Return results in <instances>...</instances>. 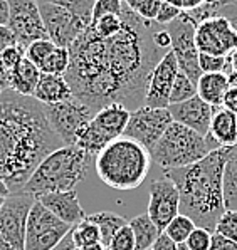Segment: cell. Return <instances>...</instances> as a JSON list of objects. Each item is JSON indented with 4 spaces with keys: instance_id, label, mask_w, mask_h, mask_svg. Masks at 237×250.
<instances>
[{
    "instance_id": "cell-8",
    "label": "cell",
    "mask_w": 237,
    "mask_h": 250,
    "mask_svg": "<svg viewBox=\"0 0 237 250\" xmlns=\"http://www.w3.org/2000/svg\"><path fill=\"white\" fill-rule=\"evenodd\" d=\"M45 118L51 128L61 138L64 146H74L79 134L89 121L94 118L96 111L72 96L71 99L57 104H42Z\"/></svg>"
},
{
    "instance_id": "cell-2",
    "label": "cell",
    "mask_w": 237,
    "mask_h": 250,
    "mask_svg": "<svg viewBox=\"0 0 237 250\" xmlns=\"http://www.w3.org/2000/svg\"><path fill=\"white\" fill-rule=\"evenodd\" d=\"M61 146L39 101L12 89L0 92V178L10 193H21L41 161Z\"/></svg>"
},
{
    "instance_id": "cell-25",
    "label": "cell",
    "mask_w": 237,
    "mask_h": 250,
    "mask_svg": "<svg viewBox=\"0 0 237 250\" xmlns=\"http://www.w3.org/2000/svg\"><path fill=\"white\" fill-rule=\"evenodd\" d=\"M128 225L131 227L133 235H135L136 250H150L153 247L155 240L162 233V230L153 224V220L148 217V213L131 218L128 222Z\"/></svg>"
},
{
    "instance_id": "cell-19",
    "label": "cell",
    "mask_w": 237,
    "mask_h": 250,
    "mask_svg": "<svg viewBox=\"0 0 237 250\" xmlns=\"http://www.w3.org/2000/svg\"><path fill=\"white\" fill-rule=\"evenodd\" d=\"M51 213H54L59 220L66 222L67 225L74 227L76 224L86 218V211L83 210L79 203L76 190L69 191H51V193H42L36 197Z\"/></svg>"
},
{
    "instance_id": "cell-33",
    "label": "cell",
    "mask_w": 237,
    "mask_h": 250,
    "mask_svg": "<svg viewBox=\"0 0 237 250\" xmlns=\"http://www.w3.org/2000/svg\"><path fill=\"white\" fill-rule=\"evenodd\" d=\"M57 45L49 39L34 41L32 44H29L27 49H25V57H27L32 64H36L37 67H41L42 62L51 56V52L54 51Z\"/></svg>"
},
{
    "instance_id": "cell-51",
    "label": "cell",
    "mask_w": 237,
    "mask_h": 250,
    "mask_svg": "<svg viewBox=\"0 0 237 250\" xmlns=\"http://www.w3.org/2000/svg\"><path fill=\"white\" fill-rule=\"evenodd\" d=\"M227 79H229V86H231V87H237V71H231V72H229Z\"/></svg>"
},
{
    "instance_id": "cell-20",
    "label": "cell",
    "mask_w": 237,
    "mask_h": 250,
    "mask_svg": "<svg viewBox=\"0 0 237 250\" xmlns=\"http://www.w3.org/2000/svg\"><path fill=\"white\" fill-rule=\"evenodd\" d=\"M32 98L39 101L41 104H57V103H64L71 99L72 91L64 76L42 74Z\"/></svg>"
},
{
    "instance_id": "cell-47",
    "label": "cell",
    "mask_w": 237,
    "mask_h": 250,
    "mask_svg": "<svg viewBox=\"0 0 237 250\" xmlns=\"http://www.w3.org/2000/svg\"><path fill=\"white\" fill-rule=\"evenodd\" d=\"M165 2L178 7L180 10H192V9H195V7L200 5L204 0H165Z\"/></svg>"
},
{
    "instance_id": "cell-38",
    "label": "cell",
    "mask_w": 237,
    "mask_h": 250,
    "mask_svg": "<svg viewBox=\"0 0 237 250\" xmlns=\"http://www.w3.org/2000/svg\"><path fill=\"white\" fill-rule=\"evenodd\" d=\"M123 10V2L121 0H94L93 5V17L91 22L105 17V15H120Z\"/></svg>"
},
{
    "instance_id": "cell-3",
    "label": "cell",
    "mask_w": 237,
    "mask_h": 250,
    "mask_svg": "<svg viewBox=\"0 0 237 250\" xmlns=\"http://www.w3.org/2000/svg\"><path fill=\"white\" fill-rule=\"evenodd\" d=\"M227 149L219 148L197 163L165 171L180 195V213L212 233L225 211L222 175Z\"/></svg>"
},
{
    "instance_id": "cell-49",
    "label": "cell",
    "mask_w": 237,
    "mask_h": 250,
    "mask_svg": "<svg viewBox=\"0 0 237 250\" xmlns=\"http://www.w3.org/2000/svg\"><path fill=\"white\" fill-rule=\"evenodd\" d=\"M9 22V2L0 0V25H7Z\"/></svg>"
},
{
    "instance_id": "cell-52",
    "label": "cell",
    "mask_w": 237,
    "mask_h": 250,
    "mask_svg": "<svg viewBox=\"0 0 237 250\" xmlns=\"http://www.w3.org/2000/svg\"><path fill=\"white\" fill-rule=\"evenodd\" d=\"M229 64H231V71H237V49L229 56Z\"/></svg>"
},
{
    "instance_id": "cell-16",
    "label": "cell",
    "mask_w": 237,
    "mask_h": 250,
    "mask_svg": "<svg viewBox=\"0 0 237 250\" xmlns=\"http://www.w3.org/2000/svg\"><path fill=\"white\" fill-rule=\"evenodd\" d=\"M178 213H180V195L175 183L168 176L153 180L150 183L148 217L163 232Z\"/></svg>"
},
{
    "instance_id": "cell-4",
    "label": "cell",
    "mask_w": 237,
    "mask_h": 250,
    "mask_svg": "<svg viewBox=\"0 0 237 250\" xmlns=\"http://www.w3.org/2000/svg\"><path fill=\"white\" fill-rule=\"evenodd\" d=\"M150 151L126 136L111 141L94 158V168L99 180L121 191L141 187L150 171Z\"/></svg>"
},
{
    "instance_id": "cell-17",
    "label": "cell",
    "mask_w": 237,
    "mask_h": 250,
    "mask_svg": "<svg viewBox=\"0 0 237 250\" xmlns=\"http://www.w3.org/2000/svg\"><path fill=\"white\" fill-rule=\"evenodd\" d=\"M178 62L173 52L168 51L160 59L155 69L148 78L147 94H145V106L151 107H168L170 106V92L173 87L175 78L178 74Z\"/></svg>"
},
{
    "instance_id": "cell-12",
    "label": "cell",
    "mask_w": 237,
    "mask_h": 250,
    "mask_svg": "<svg viewBox=\"0 0 237 250\" xmlns=\"http://www.w3.org/2000/svg\"><path fill=\"white\" fill-rule=\"evenodd\" d=\"M36 197L25 191L12 193L0 208V237L15 250H24L25 225Z\"/></svg>"
},
{
    "instance_id": "cell-29",
    "label": "cell",
    "mask_w": 237,
    "mask_h": 250,
    "mask_svg": "<svg viewBox=\"0 0 237 250\" xmlns=\"http://www.w3.org/2000/svg\"><path fill=\"white\" fill-rule=\"evenodd\" d=\"M194 96H197V84L187 74L178 71L177 78H175L173 87L170 92V104H178V103L189 101Z\"/></svg>"
},
{
    "instance_id": "cell-45",
    "label": "cell",
    "mask_w": 237,
    "mask_h": 250,
    "mask_svg": "<svg viewBox=\"0 0 237 250\" xmlns=\"http://www.w3.org/2000/svg\"><path fill=\"white\" fill-rule=\"evenodd\" d=\"M150 250H177V244H175V242L172 240L165 232H162L160 233V237L155 240L153 247H151Z\"/></svg>"
},
{
    "instance_id": "cell-11",
    "label": "cell",
    "mask_w": 237,
    "mask_h": 250,
    "mask_svg": "<svg viewBox=\"0 0 237 250\" xmlns=\"http://www.w3.org/2000/svg\"><path fill=\"white\" fill-rule=\"evenodd\" d=\"M172 123L173 119L168 107H151L143 104L138 109L131 111L123 136L136 141L150 151Z\"/></svg>"
},
{
    "instance_id": "cell-39",
    "label": "cell",
    "mask_w": 237,
    "mask_h": 250,
    "mask_svg": "<svg viewBox=\"0 0 237 250\" xmlns=\"http://www.w3.org/2000/svg\"><path fill=\"white\" fill-rule=\"evenodd\" d=\"M210 242H212V232H209L207 229H202V227H195L194 232L185 240V245L190 250H209Z\"/></svg>"
},
{
    "instance_id": "cell-43",
    "label": "cell",
    "mask_w": 237,
    "mask_h": 250,
    "mask_svg": "<svg viewBox=\"0 0 237 250\" xmlns=\"http://www.w3.org/2000/svg\"><path fill=\"white\" fill-rule=\"evenodd\" d=\"M209 250H237V244L219 235V233H212V242H210Z\"/></svg>"
},
{
    "instance_id": "cell-13",
    "label": "cell",
    "mask_w": 237,
    "mask_h": 250,
    "mask_svg": "<svg viewBox=\"0 0 237 250\" xmlns=\"http://www.w3.org/2000/svg\"><path fill=\"white\" fill-rule=\"evenodd\" d=\"M7 2H9L7 27L14 32L19 45L27 49V45L34 41L49 39L37 0H7Z\"/></svg>"
},
{
    "instance_id": "cell-1",
    "label": "cell",
    "mask_w": 237,
    "mask_h": 250,
    "mask_svg": "<svg viewBox=\"0 0 237 250\" xmlns=\"http://www.w3.org/2000/svg\"><path fill=\"white\" fill-rule=\"evenodd\" d=\"M160 24L145 21L123 2L121 30L103 39L87 25L69 47L66 81L72 96L99 111L108 104H123L135 111L145 104L148 78L165 52L155 44Z\"/></svg>"
},
{
    "instance_id": "cell-53",
    "label": "cell",
    "mask_w": 237,
    "mask_h": 250,
    "mask_svg": "<svg viewBox=\"0 0 237 250\" xmlns=\"http://www.w3.org/2000/svg\"><path fill=\"white\" fill-rule=\"evenodd\" d=\"M0 250H15V249H12V247H10V245L7 244V242L3 240L2 237H0Z\"/></svg>"
},
{
    "instance_id": "cell-35",
    "label": "cell",
    "mask_w": 237,
    "mask_h": 250,
    "mask_svg": "<svg viewBox=\"0 0 237 250\" xmlns=\"http://www.w3.org/2000/svg\"><path fill=\"white\" fill-rule=\"evenodd\" d=\"M198 66H200L204 74L210 72H231V64H229V56H210V54H198Z\"/></svg>"
},
{
    "instance_id": "cell-32",
    "label": "cell",
    "mask_w": 237,
    "mask_h": 250,
    "mask_svg": "<svg viewBox=\"0 0 237 250\" xmlns=\"http://www.w3.org/2000/svg\"><path fill=\"white\" fill-rule=\"evenodd\" d=\"M91 29L94 30V34L103 39H109L114 37L121 30V14L120 15H105V17L98 19V21L91 22Z\"/></svg>"
},
{
    "instance_id": "cell-24",
    "label": "cell",
    "mask_w": 237,
    "mask_h": 250,
    "mask_svg": "<svg viewBox=\"0 0 237 250\" xmlns=\"http://www.w3.org/2000/svg\"><path fill=\"white\" fill-rule=\"evenodd\" d=\"M225 210H237V145L229 146L222 175Z\"/></svg>"
},
{
    "instance_id": "cell-21",
    "label": "cell",
    "mask_w": 237,
    "mask_h": 250,
    "mask_svg": "<svg viewBox=\"0 0 237 250\" xmlns=\"http://www.w3.org/2000/svg\"><path fill=\"white\" fill-rule=\"evenodd\" d=\"M207 136L212 138L219 148L237 145V114L225 107H219L212 118Z\"/></svg>"
},
{
    "instance_id": "cell-14",
    "label": "cell",
    "mask_w": 237,
    "mask_h": 250,
    "mask_svg": "<svg viewBox=\"0 0 237 250\" xmlns=\"http://www.w3.org/2000/svg\"><path fill=\"white\" fill-rule=\"evenodd\" d=\"M39 10L49 41L54 42L57 47L69 49L87 29V24L81 17L64 7L54 3H39Z\"/></svg>"
},
{
    "instance_id": "cell-44",
    "label": "cell",
    "mask_w": 237,
    "mask_h": 250,
    "mask_svg": "<svg viewBox=\"0 0 237 250\" xmlns=\"http://www.w3.org/2000/svg\"><path fill=\"white\" fill-rule=\"evenodd\" d=\"M219 15L224 19H227L229 24L234 27V30L237 32V3L234 2H227L222 9L219 10Z\"/></svg>"
},
{
    "instance_id": "cell-22",
    "label": "cell",
    "mask_w": 237,
    "mask_h": 250,
    "mask_svg": "<svg viewBox=\"0 0 237 250\" xmlns=\"http://www.w3.org/2000/svg\"><path fill=\"white\" fill-rule=\"evenodd\" d=\"M41 76V69L30 62L27 57H24L19 62V66H15L9 72V89H12L21 96H30L32 98Z\"/></svg>"
},
{
    "instance_id": "cell-56",
    "label": "cell",
    "mask_w": 237,
    "mask_h": 250,
    "mask_svg": "<svg viewBox=\"0 0 237 250\" xmlns=\"http://www.w3.org/2000/svg\"><path fill=\"white\" fill-rule=\"evenodd\" d=\"M121 2H125V0H121Z\"/></svg>"
},
{
    "instance_id": "cell-5",
    "label": "cell",
    "mask_w": 237,
    "mask_h": 250,
    "mask_svg": "<svg viewBox=\"0 0 237 250\" xmlns=\"http://www.w3.org/2000/svg\"><path fill=\"white\" fill-rule=\"evenodd\" d=\"M94 158L78 146H61L39 163L25 183V193L34 197L51 191L74 190L86 178Z\"/></svg>"
},
{
    "instance_id": "cell-31",
    "label": "cell",
    "mask_w": 237,
    "mask_h": 250,
    "mask_svg": "<svg viewBox=\"0 0 237 250\" xmlns=\"http://www.w3.org/2000/svg\"><path fill=\"white\" fill-rule=\"evenodd\" d=\"M37 3H54V5L64 7L78 17H81L87 25L91 24L94 0H37Z\"/></svg>"
},
{
    "instance_id": "cell-6",
    "label": "cell",
    "mask_w": 237,
    "mask_h": 250,
    "mask_svg": "<svg viewBox=\"0 0 237 250\" xmlns=\"http://www.w3.org/2000/svg\"><path fill=\"white\" fill-rule=\"evenodd\" d=\"M209 153L210 148L204 136L175 121L150 149L151 161H155L163 171L194 165L205 158Z\"/></svg>"
},
{
    "instance_id": "cell-9",
    "label": "cell",
    "mask_w": 237,
    "mask_h": 250,
    "mask_svg": "<svg viewBox=\"0 0 237 250\" xmlns=\"http://www.w3.org/2000/svg\"><path fill=\"white\" fill-rule=\"evenodd\" d=\"M72 227L59 220L41 202H34L25 225L24 250H54Z\"/></svg>"
},
{
    "instance_id": "cell-27",
    "label": "cell",
    "mask_w": 237,
    "mask_h": 250,
    "mask_svg": "<svg viewBox=\"0 0 237 250\" xmlns=\"http://www.w3.org/2000/svg\"><path fill=\"white\" fill-rule=\"evenodd\" d=\"M69 233H71V238H72V244H74L78 249L86 247V245H91V244H99V242L103 244L99 229L91 220H87V218H84L83 222L76 224L71 229Z\"/></svg>"
},
{
    "instance_id": "cell-15",
    "label": "cell",
    "mask_w": 237,
    "mask_h": 250,
    "mask_svg": "<svg viewBox=\"0 0 237 250\" xmlns=\"http://www.w3.org/2000/svg\"><path fill=\"white\" fill-rule=\"evenodd\" d=\"M195 44L200 54L227 57L237 49V32L227 19L217 15L197 25Z\"/></svg>"
},
{
    "instance_id": "cell-50",
    "label": "cell",
    "mask_w": 237,
    "mask_h": 250,
    "mask_svg": "<svg viewBox=\"0 0 237 250\" xmlns=\"http://www.w3.org/2000/svg\"><path fill=\"white\" fill-rule=\"evenodd\" d=\"M9 195H12V193H10V190H9V187H7V183L3 182L2 178H0V197L7 198Z\"/></svg>"
},
{
    "instance_id": "cell-26",
    "label": "cell",
    "mask_w": 237,
    "mask_h": 250,
    "mask_svg": "<svg viewBox=\"0 0 237 250\" xmlns=\"http://www.w3.org/2000/svg\"><path fill=\"white\" fill-rule=\"evenodd\" d=\"M87 220H91L94 225L99 229L101 232V240H103V245L108 247L111 238L116 235V232L128 224V220L123 218L121 215L118 213H113V211H98V213H91L87 215Z\"/></svg>"
},
{
    "instance_id": "cell-23",
    "label": "cell",
    "mask_w": 237,
    "mask_h": 250,
    "mask_svg": "<svg viewBox=\"0 0 237 250\" xmlns=\"http://www.w3.org/2000/svg\"><path fill=\"white\" fill-rule=\"evenodd\" d=\"M229 79L225 72H210L202 74L197 83V96L215 109L222 107L224 96L229 91Z\"/></svg>"
},
{
    "instance_id": "cell-34",
    "label": "cell",
    "mask_w": 237,
    "mask_h": 250,
    "mask_svg": "<svg viewBox=\"0 0 237 250\" xmlns=\"http://www.w3.org/2000/svg\"><path fill=\"white\" fill-rule=\"evenodd\" d=\"M126 7L145 21H155L163 0H125Z\"/></svg>"
},
{
    "instance_id": "cell-42",
    "label": "cell",
    "mask_w": 237,
    "mask_h": 250,
    "mask_svg": "<svg viewBox=\"0 0 237 250\" xmlns=\"http://www.w3.org/2000/svg\"><path fill=\"white\" fill-rule=\"evenodd\" d=\"M19 42L15 39L14 32L9 29L7 25H0V56H2L3 51H7L12 45H17Z\"/></svg>"
},
{
    "instance_id": "cell-55",
    "label": "cell",
    "mask_w": 237,
    "mask_h": 250,
    "mask_svg": "<svg viewBox=\"0 0 237 250\" xmlns=\"http://www.w3.org/2000/svg\"><path fill=\"white\" fill-rule=\"evenodd\" d=\"M3 203H5V198L0 197V208H2V207H3Z\"/></svg>"
},
{
    "instance_id": "cell-48",
    "label": "cell",
    "mask_w": 237,
    "mask_h": 250,
    "mask_svg": "<svg viewBox=\"0 0 237 250\" xmlns=\"http://www.w3.org/2000/svg\"><path fill=\"white\" fill-rule=\"evenodd\" d=\"M9 89V71L3 67L2 61H0V92Z\"/></svg>"
},
{
    "instance_id": "cell-54",
    "label": "cell",
    "mask_w": 237,
    "mask_h": 250,
    "mask_svg": "<svg viewBox=\"0 0 237 250\" xmlns=\"http://www.w3.org/2000/svg\"><path fill=\"white\" fill-rule=\"evenodd\" d=\"M177 250H190V249L187 247L185 244H178V245H177Z\"/></svg>"
},
{
    "instance_id": "cell-28",
    "label": "cell",
    "mask_w": 237,
    "mask_h": 250,
    "mask_svg": "<svg viewBox=\"0 0 237 250\" xmlns=\"http://www.w3.org/2000/svg\"><path fill=\"white\" fill-rule=\"evenodd\" d=\"M39 69L42 74L66 76L67 69H69V49L56 47Z\"/></svg>"
},
{
    "instance_id": "cell-10",
    "label": "cell",
    "mask_w": 237,
    "mask_h": 250,
    "mask_svg": "<svg viewBox=\"0 0 237 250\" xmlns=\"http://www.w3.org/2000/svg\"><path fill=\"white\" fill-rule=\"evenodd\" d=\"M165 29L170 34V51L173 52L175 59H177L178 69L197 84L200 76L204 74L198 66V54L200 52H198L195 44L197 25L182 12L175 21L167 24Z\"/></svg>"
},
{
    "instance_id": "cell-46",
    "label": "cell",
    "mask_w": 237,
    "mask_h": 250,
    "mask_svg": "<svg viewBox=\"0 0 237 250\" xmlns=\"http://www.w3.org/2000/svg\"><path fill=\"white\" fill-rule=\"evenodd\" d=\"M222 107L237 114V87H229V91L225 92V96H224Z\"/></svg>"
},
{
    "instance_id": "cell-30",
    "label": "cell",
    "mask_w": 237,
    "mask_h": 250,
    "mask_svg": "<svg viewBox=\"0 0 237 250\" xmlns=\"http://www.w3.org/2000/svg\"><path fill=\"white\" fill-rule=\"evenodd\" d=\"M195 227L197 225L194 224V222L190 220L187 215L178 213L177 217H175L173 220L167 225V229L163 230V232H165L167 235L178 245V244H185V240L189 238L190 233L194 232V229H195Z\"/></svg>"
},
{
    "instance_id": "cell-7",
    "label": "cell",
    "mask_w": 237,
    "mask_h": 250,
    "mask_svg": "<svg viewBox=\"0 0 237 250\" xmlns=\"http://www.w3.org/2000/svg\"><path fill=\"white\" fill-rule=\"evenodd\" d=\"M131 111L123 104H108L96 111L89 125L83 129L74 146L84 149L87 155L96 158L98 153L111 141L125 134Z\"/></svg>"
},
{
    "instance_id": "cell-18",
    "label": "cell",
    "mask_w": 237,
    "mask_h": 250,
    "mask_svg": "<svg viewBox=\"0 0 237 250\" xmlns=\"http://www.w3.org/2000/svg\"><path fill=\"white\" fill-rule=\"evenodd\" d=\"M168 111L172 114V119L185 128L198 133L200 136H207L210 129V123L215 114V107L205 103L202 98L194 96L189 101L178 103V104H170Z\"/></svg>"
},
{
    "instance_id": "cell-41",
    "label": "cell",
    "mask_w": 237,
    "mask_h": 250,
    "mask_svg": "<svg viewBox=\"0 0 237 250\" xmlns=\"http://www.w3.org/2000/svg\"><path fill=\"white\" fill-rule=\"evenodd\" d=\"M180 14H182V10L178 9V7L172 5V3H168V2L163 0V3H162V7H160L155 22H156V24H160V25H167V24H170L172 21H175V19H177Z\"/></svg>"
},
{
    "instance_id": "cell-36",
    "label": "cell",
    "mask_w": 237,
    "mask_h": 250,
    "mask_svg": "<svg viewBox=\"0 0 237 250\" xmlns=\"http://www.w3.org/2000/svg\"><path fill=\"white\" fill-rule=\"evenodd\" d=\"M237 244V210H225L215 225V232Z\"/></svg>"
},
{
    "instance_id": "cell-37",
    "label": "cell",
    "mask_w": 237,
    "mask_h": 250,
    "mask_svg": "<svg viewBox=\"0 0 237 250\" xmlns=\"http://www.w3.org/2000/svg\"><path fill=\"white\" fill-rule=\"evenodd\" d=\"M108 250H136L135 235H133L131 227L126 224L116 232L108 245Z\"/></svg>"
},
{
    "instance_id": "cell-40",
    "label": "cell",
    "mask_w": 237,
    "mask_h": 250,
    "mask_svg": "<svg viewBox=\"0 0 237 250\" xmlns=\"http://www.w3.org/2000/svg\"><path fill=\"white\" fill-rule=\"evenodd\" d=\"M24 57H25V49L17 44V45L9 47L7 51H3L2 56H0V61H2L3 67L10 72L15 66H19V62H21Z\"/></svg>"
}]
</instances>
